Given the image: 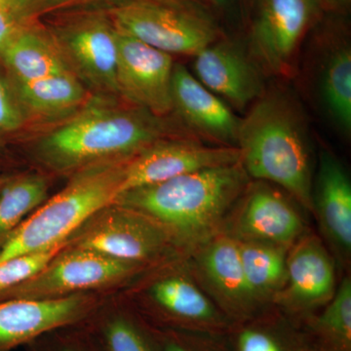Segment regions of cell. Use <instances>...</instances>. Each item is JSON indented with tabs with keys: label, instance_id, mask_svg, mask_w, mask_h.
<instances>
[{
	"label": "cell",
	"instance_id": "1",
	"mask_svg": "<svg viewBox=\"0 0 351 351\" xmlns=\"http://www.w3.org/2000/svg\"><path fill=\"white\" fill-rule=\"evenodd\" d=\"M250 182L237 162L124 191L114 204L152 219L171 239L198 248L221 232Z\"/></svg>",
	"mask_w": 351,
	"mask_h": 351
},
{
	"label": "cell",
	"instance_id": "2",
	"mask_svg": "<svg viewBox=\"0 0 351 351\" xmlns=\"http://www.w3.org/2000/svg\"><path fill=\"white\" fill-rule=\"evenodd\" d=\"M237 147L250 179L280 186L313 212L308 126L291 92L267 87L240 119Z\"/></svg>",
	"mask_w": 351,
	"mask_h": 351
},
{
	"label": "cell",
	"instance_id": "3",
	"mask_svg": "<svg viewBox=\"0 0 351 351\" xmlns=\"http://www.w3.org/2000/svg\"><path fill=\"white\" fill-rule=\"evenodd\" d=\"M124 162L85 171L34 210L0 249V263L66 243L69 235L88 219L114 204L121 193Z\"/></svg>",
	"mask_w": 351,
	"mask_h": 351
},
{
	"label": "cell",
	"instance_id": "4",
	"mask_svg": "<svg viewBox=\"0 0 351 351\" xmlns=\"http://www.w3.org/2000/svg\"><path fill=\"white\" fill-rule=\"evenodd\" d=\"M164 117L138 107L91 108L44 138L41 151L63 167L108 156H133L157 141L170 138L172 132Z\"/></svg>",
	"mask_w": 351,
	"mask_h": 351
},
{
	"label": "cell",
	"instance_id": "5",
	"mask_svg": "<svg viewBox=\"0 0 351 351\" xmlns=\"http://www.w3.org/2000/svg\"><path fill=\"white\" fill-rule=\"evenodd\" d=\"M326 12L322 0H253L245 43L263 73L293 77L302 43Z\"/></svg>",
	"mask_w": 351,
	"mask_h": 351
},
{
	"label": "cell",
	"instance_id": "6",
	"mask_svg": "<svg viewBox=\"0 0 351 351\" xmlns=\"http://www.w3.org/2000/svg\"><path fill=\"white\" fill-rule=\"evenodd\" d=\"M112 17L117 31L171 56H195L228 36L213 14L201 7L130 0L113 9Z\"/></svg>",
	"mask_w": 351,
	"mask_h": 351
},
{
	"label": "cell",
	"instance_id": "7",
	"mask_svg": "<svg viewBox=\"0 0 351 351\" xmlns=\"http://www.w3.org/2000/svg\"><path fill=\"white\" fill-rule=\"evenodd\" d=\"M341 14L326 12L313 27V87L325 117L345 137L351 133V44Z\"/></svg>",
	"mask_w": 351,
	"mask_h": 351
},
{
	"label": "cell",
	"instance_id": "8",
	"mask_svg": "<svg viewBox=\"0 0 351 351\" xmlns=\"http://www.w3.org/2000/svg\"><path fill=\"white\" fill-rule=\"evenodd\" d=\"M240 162L234 147H209L193 138H167L147 145L124 162L122 193L195 171Z\"/></svg>",
	"mask_w": 351,
	"mask_h": 351
},
{
	"label": "cell",
	"instance_id": "9",
	"mask_svg": "<svg viewBox=\"0 0 351 351\" xmlns=\"http://www.w3.org/2000/svg\"><path fill=\"white\" fill-rule=\"evenodd\" d=\"M143 263L107 257L97 252L77 248L62 251L43 270L11 289L0 301L16 298L49 299L75 291L100 287L137 271Z\"/></svg>",
	"mask_w": 351,
	"mask_h": 351
},
{
	"label": "cell",
	"instance_id": "10",
	"mask_svg": "<svg viewBox=\"0 0 351 351\" xmlns=\"http://www.w3.org/2000/svg\"><path fill=\"white\" fill-rule=\"evenodd\" d=\"M193 57V75L233 110H248L267 89L265 73L239 36H223Z\"/></svg>",
	"mask_w": 351,
	"mask_h": 351
},
{
	"label": "cell",
	"instance_id": "11",
	"mask_svg": "<svg viewBox=\"0 0 351 351\" xmlns=\"http://www.w3.org/2000/svg\"><path fill=\"white\" fill-rule=\"evenodd\" d=\"M115 36L119 93L136 107L156 117H168L173 112L172 56L117 29Z\"/></svg>",
	"mask_w": 351,
	"mask_h": 351
},
{
	"label": "cell",
	"instance_id": "12",
	"mask_svg": "<svg viewBox=\"0 0 351 351\" xmlns=\"http://www.w3.org/2000/svg\"><path fill=\"white\" fill-rule=\"evenodd\" d=\"M197 279L230 322H248L258 302L252 295L240 260L239 241L223 232L197 248Z\"/></svg>",
	"mask_w": 351,
	"mask_h": 351
},
{
	"label": "cell",
	"instance_id": "13",
	"mask_svg": "<svg viewBox=\"0 0 351 351\" xmlns=\"http://www.w3.org/2000/svg\"><path fill=\"white\" fill-rule=\"evenodd\" d=\"M91 304L77 295L0 301V351L29 345L44 335L83 322Z\"/></svg>",
	"mask_w": 351,
	"mask_h": 351
},
{
	"label": "cell",
	"instance_id": "14",
	"mask_svg": "<svg viewBox=\"0 0 351 351\" xmlns=\"http://www.w3.org/2000/svg\"><path fill=\"white\" fill-rule=\"evenodd\" d=\"M170 240L167 232L152 219L119 207L95 221L76 247L115 260L143 263L160 255Z\"/></svg>",
	"mask_w": 351,
	"mask_h": 351
},
{
	"label": "cell",
	"instance_id": "15",
	"mask_svg": "<svg viewBox=\"0 0 351 351\" xmlns=\"http://www.w3.org/2000/svg\"><path fill=\"white\" fill-rule=\"evenodd\" d=\"M172 103L182 125L198 140L237 147L241 117L181 64L173 69Z\"/></svg>",
	"mask_w": 351,
	"mask_h": 351
},
{
	"label": "cell",
	"instance_id": "16",
	"mask_svg": "<svg viewBox=\"0 0 351 351\" xmlns=\"http://www.w3.org/2000/svg\"><path fill=\"white\" fill-rule=\"evenodd\" d=\"M232 234L237 240H255L290 246L299 239L304 223L290 201L269 182H250L239 200Z\"/></svg>",
	"mask_w": 351,
	"mask_h": 351
},
{
	"label": "cell",
	"instance_id": "17",
	"mask_svg": "<svg viewBox=\"0 0 351 351\" xmlns=\"http://www.w3.org/2000/svg\"><path fill=\"white\" fill-rule=\"evenodd\" d=\"M336 292L334 263L322 242L306 237L286 260V280L276 301L295 313L327 304Z\"/></svg>",
	"mask_w": 351,
	"mask_h": 351
},
{
	"label": "cell",
	"instance_id": "18",
	"mask_svg": "<svg viewBox=\"0 0 351 351\" xmlns=\"http://www.w3.org/2000/svg\"><path fill=\"white\" fill-rule=\"evenodd\" d=\"M152 301L176 330L219 335L232 322L199 283L184 276L159 279L149 288Z\"/></svg>",
	"mask_w": 351,
	"mask_h": 351
},
{
	"label": "cell",
	"instance_id": "19",
	"mask_svg": "<svg viewBox=\"0 0 351 351\" xmlns=\"http://www.w3.org/2000/svg\"><path fill=\"white\" fill-rule=\"evenodd\" d=\"M313 213L327 239L345 256L351 251V182L348 172L330 152L320 154L313 182Z\"/></svg>",
	"mask_w": 351,
	"mask_h": 351
},
{
	"label": "cell",
	"instance_id": "20",
	"mask_svg": "<svg viewBox=\"0 0 351 351\" xmlns=\"http://www.w3.org/2000/svg\"><path fill=\"white\" fill-rule=\"evenodd\" d=\"M66 49L90 82L97 86L119 92L117 50L114 27L91 23L78 27L66 38Z\"/></svg>",
	"mask_w": 351,
	"mask_h": 351
},
{
	"label": "cell",
	"instance_id": "21",
	"mask_svg": "<svg viewBox=\"0 0 351 351\" xmlns=\"http://www.w3.org/2000/svg\"><path fill=\"white\" fill-rule=\"evenodd\" d=\"M0 57L17 82H32L71 71L57 48L34 32L20 29Z\"/></svg>",
	"mask_w": 351,
	"mask_h": 351
},
{
	"label": "cell",
	"instance_id": "22",
	"mask_svg": "<svg viewBox=\"0 0 351 351\" xmlns=\"http://www.w3.org/2000/svg\"><path fill=\"white\" fill-rule=\"evenodd\" d=\"M240 260L245 278L256 301L261 304L276 297L286 280V246L239 240Z\"/></svg>",
	"mask_w": 351,
	"mask_h": 351
},
{
	"label": "cell",
	"instance_id": "23",
	"mask_svg": "<svg viewBox=\"0 0 351 351\" xmlns=\"http://www.w3.org/2000/svg\"><path fill=\"white\" fill-rule=\"evenodd\" d=\"M21 100L34 112L59 114L84 101L85 90L71 71L29 82H17Z\"/></svg>",
	"mask_w": 351,
	"mask_h": 351
},
{
	"label": "cell",
	"instance_id": "24",
	"mask_svg": "<svg viewBox=\"0 0 351 351\" xmlns=\"http://www.w3.org/2000/svg\"><path fill=\"white\" fill-rule=\"evenodd\" d=\"M311 331L317 351H351V282L346 277L324 311L313 318Z\"/></svg>",
	"mask_w": 351,
	"mask_h": 351
},
{
	"label": "cell",
	"instance_id": "25",
	"mask_svg": "<svg viewBox=\"0 0 351 351\" xmlns=\"http://www.w3.org/2000/svg\"><path fill=\"white\" fill-rule=\"evenodd\" d=\"M47 182L38 176L8 180L0 191V249L47 197Z\"/></svg>",
	"mask_w": 351,
	"mask_h": 351
},
{
	"label": "cell",
	"instance_id": "26",
	"mask_svg": "<svg viewBox=\"0 0 351 351\" xmlns=\"http://www.w3.org/2000/svg\"><path fill=\"white\" fill-rule=\"evenodd\" d=\"M98 328L99 343L105 351H162L156 334L127 316H110Z\"/></svg>",
	"mask_w": 351,
	"mask_h": 351
},
{
	"label": "cell",
	"instance_id": "27",
	"mask_svg": "<svg viewBox=\"0 0 351 351\" xmlns=\"http://www.w3.org/2000/svg\"><path fill=\"white\" fill-rule=\"evenodd\" d=\"M235 351H307L294 334L269 325L242 327L235 337Z\"/></svg>",
	"mask_w": 351,
	"mask_h": 351
},
{
	"label": "cell",
	"instance_id": "28",
	"mask_svg": "<svg viewBox=\"0 0 351 351\" xmlns=\"http://www.w3.org/2000/svg\"><path fill=\"white\" fill-rule=\"evenodd\" d=\"M156 336L162 351H226L215 341L217 335L170 329Z\"/></svg>",
	"mask_w": 351,
	"mask_h": 351
},
{
	"label": "cell",
	"instance_id": "29",
	"mask_svg": "<svg viewBox=\"0 0 351 351\" xmlns=\"http://www.w3.org/2000/svg\"><path fill=\"white\" fill-rule=\"evenodd\" d=\"M223 32L246 31L253 0H206Z\"/></svg>",
	"mask_w": 351,
	"mask_h": 351
},
{
	"label": "cell",
	"instance_id": "30",
	"mask_svg": "<svg viewBox=\"0 0 351 351\" xmlns=\"http://www.w3.org/2000/svg\"><path fill=\"white\" fill-rule=\"evenodd\" d=\"M56 332L59 339H54L52 341H49L46 335L38 338L43 345L45 346L44 348H41L36 341H32L29 345L34 346L32 351H105L100 343H98L99 346L94 348L91 343L76 339L75 336L64 335L63 328L56 330Z\"/></svg>",
	"mask_w": 351,
	"mask_h": 351
},
{
	"label": "cell",
	"instance_id": "31",
	"mask_svg": "<svg viewBox=\"0 0 351 351\" xmlns=\"http://www.w3.org/2000/svg\"><path fill=\"white\" fill-rule=\"evenodd\" d=\"M22 117L4 83L0 80V132L19 128Z\"/></svg>",
	"mask_w": 351,
	"mask_h": 351
},
{
	"label": "cell",
	"instance_id": "32",
	"mask_svg": "<svg viewBox=\"0 0 351 351\" xmlns=\"http://www.w3.org/2000/svg\"><path fill=\"white\" fill-rule=\"evenodd\" d=\"M19 31L16 13L0 8V55Z\"/></svg>",
	"mask_w": 351,
	"mask_h": 351
},
{
	"label": "cell",
	"instance_id": "33",
	"mask_svg": "<svg viewBox=\"0 0 351 351\" xmlns=\"http://www.w3.org/2000/svg\"><path fill=\"white\" fill-rule=\"evenodd\" d=\"M329 12H335L346 15L350 10L351 0H328Z\"/></svg>",
	"mask_w": 351,
	"mask_h": 351
},
{
	"label": "cell",
	"instance_id": "34",
	"mask_svg": "<svg viewBox=\"0 0 351 351\" xmlns=\"http://www.w3.org/2000/svg\"><path fill=\"white\" fill-rule=\"evenodd\" d=\"M156 1L163 2V3L176 4V5L201 7V8L207 9L208 11L211 12L209 6H208L206 0H156Z\"/></svg>",
	"mask_w": 351,
	"mask_h": 351
},
{
	"label": "cell",
	"instance_id": "35",
	"mask_svg": "<svg viewBox=\"0 0 351 351\" xmlns=\"http://www.w3.org/2000/svg\"><path fill=\"white\" fill-rule=\"evenodd\" d=\"M0 8L12 11L14 13H18L20 10L18 0H0Z\"/></svg>",
	"mask_w": 351,
	"mask_h": 351
},
{
	"label": "cell",
	"instance_id": "36",
	"mask_svg": "<svg viewBox=\"0 0 351 351\" xmlns=\"http://www.w3.org/2000/svg\"><path fill=\"white\" fill-rule=\"evenodd\" d=\"M32 0H18V3H19L20 9L24 8L25 6H27V4L31 3Z\"/></svg>",
	"mask_w": 351,
	"mask_h": 351
},
{
	"label": "cell",
	"instance_id": "37",
	"mask_svg": "<svg viewBox=\"0 0 351 351\" xmlns=\"http://www.w3.org/2000/svg\"><path fill=\"white\" fill-rule=\"evenodd\" d=\"M9 179L4 177H0V191H1L2 188H3L4 184H6V182L8 181Z\"/></svg>",
	"mask_w": 351,
	"mask_h": 351
},
{
	"label": "cell",
	"instance_id": "38",
	"mask_svg": "<svg viewBox=\"0 0 351 351\" xmlns=\"http://www.w3.org/2000/svg\"><path fill=\"white\" fill-rule=\"evenodd\" d=\"M323 4H324L325 9H326L327 12H329V2L328 0H322Z\"/></svg>",
	"mask_w": 351,
	"mask_h": 351
},
{
	"label": "cell",
	"instance_id": "39",
	"mask_svg": "<svg viewBox=\"0 0 351 351\" xmlns=\"http://www.w3.org/2000/svg\"><path fill=\"white\" fill-rule=\"evenodd\" d=\"M55 1H58V2H64V1H69V0H55Z\"/></svg>",
	"mask_w": 351,
	"mask_h": 351
}]
</instances>
